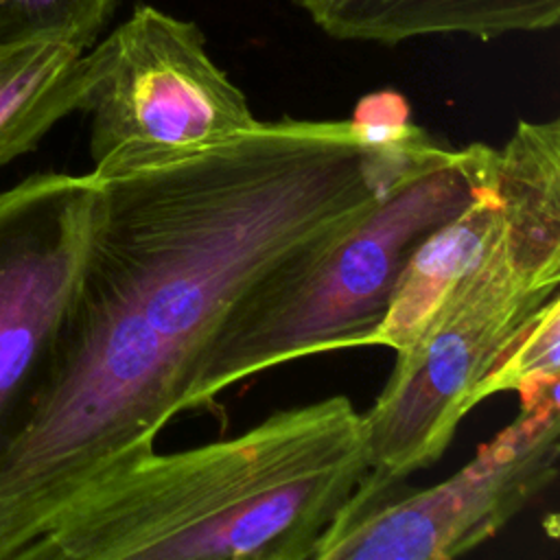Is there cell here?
I'll use <instances>...</instances> for the list:
<instances>
[{
  "label": "cell",
  "instance_id": "cell-1",
  "mask_svg": "<svg viewBox=\"0 0 560 560\" xmlns=\"http://www.w3.org/2000/svg\"><path fill=\"white\" fill-rule=\"evenodd\" d=\"M435 140L413 120H258L184 162L101 182L72 298L0 440V560L151 453L230 311L365 214Z\"/></svg>",
  "mask_w": 560,
  "mask_h": 560
},
{
  "label": "cell",
  "instance_id": "cell-2",
  "mask_svg": "<svg viewBox=\"0 0 560 560\" xmlns=\"http://www.w3.org/2000/svg\"><path fill=\"white\" fill-rule=\"evenodd\" d=\"M363 413L326 396L77 494L18 560H315L368 472Z\"/></svg>",
  "mask_w": 560,
  "mask_h": 560
},
{
  "label": "cell",
  "instance_id": "cell-3",
  "mask_svg": "<svg viewBox=\"0 0 560 560\" xmlns=\"http://www.w3.org/2000/svg\"><path fill=\"white\" fill-rule=\"evenodd\" d=\"M497 149L435 140L365 214L269 271L203 350L182 411L258 372L308 354L370 346L416 245L494 182Z\"/></svg>",
  "mask_w": 560,
  "mask_h": 560
},
{
  "label": "cell",
  "instance_id": "cell-4",
  "mask_svg": "<svg viewBox=\"0 0 560 560\" xmlns=\"http://www.w3.org/2000/svg\"><path fill=\"white\" fill-rule=\"evenodd\" d=\"M90 173L98 182L164 168L258 125L201 28L151 4L90 50Z\"/></svg>",
  "mask_w": 560,
  "mask_h": 560
},
{
  "label": "cell",
  "instance_id": "cell-5",
  "mask_svg": "<svg viewBox=\"0 0 560 560\" xmlns=\"http://www.w3.org/2000/svg\"><path fill=\"white\" fill-rule=\"evenodd\" d=\"M558 282L521 271L501 238L396 352L394 370L363 413L370 472L409 479L435 464L512 339L553 300Z\"/></svg>",
  "mask_w": 560,
  "mask_h": 560
},
{
  "label": "cell",
  "instance_id": "cell-6",
  "mask_svg": "<svg viewBox=\"0 0 560 560\" xmlns=\"http://www.w3.org/2000/svg\"><path fill=\"white\" fill-rule=\"evenodd\" d=\"M560 396L518 416L444 481L365 472L315 560H451L494 538L558 477Z\"/></svg>",
  "mask_w": 560,
  "mask_h": 560
},
{
  "label": "cell",
  "instance_id": "cell-7",
  "mask_svg": "<svg viewBox=\"0 0 560 560\" xmlns=\"http://www.w3.org/2000/svg\"><path fill=\"white\" fill-rule=\"evenodd\" d=\"M101 182L37 173L0 192V440L72 298Z\"/></svg>",
  "mask_w": 560,
  "mask_h": 560
},
{
  "label": "cell",
  "instance_id": "cell-8",
  "mask_svg": "<svg viewBox=\"0 0 560 560\" xmlns=\"http://www.w3.org/2000/svg\"><path fill=\"white\" fill-rule=\"evenodd\" d=\"M308 20L339 42L396 46L429 35L497 39L551 31L560 0H295Z\"/></svg>",
  "mask_w": 560,
  "mask_h": 560
},
{
  "label": "cell",
  "instance_id": "cell-9",
  "mask_svg": "<svg viewBox=\"0 0 560 560\" xmlns=\"http://www.w3.org/2000/svg\"><path fill=\"white\" fill-rule=\"evenodd\" d=\"M501 243L514 265L560 284V120H518L497 149Z\"/></svg>",
  "mask_w": 560,
  "mask_h": 560
},
{
  "label": "cell",
  "instance_id": "cell-10",
  "mask_svg": "<svg viewBox=\"0 0 560 560\" xmlns=\"http://www.w3.org/2000/svg\"><path fill=\"white\" fill-rule=\"evenodd\" d=\"M499 238L501 212L492 182L409 254L370 346L402 352L444 298L483 262Z\"/></svg>",
  "mask_w": 560,
  "mask_h": 560
},
{
  "label": "cell",
  "instance_id": "cell-11",
  "mask_svg": "<svg viewBox=\"0 0 560 560\" xmlns=\"http://www.w3.org/2000/svg\"><path fill=\"white\" fill-rule=\"evenodd\" d=\"M88 50L52 42L0 46V166L83 109L92 81Z\"/></svg>",
  "mask_w": 560,
  "mask_h": 560
},
{
  "label": "cell",
  "instance_id": "cell-12",
  "mask_svg": "<svg viewBox=\"0 0 560 560\" xmlns=\"http://www.w3.org/2000/svg\"><path fill=\"white\" fill-rule=\"evenodd\" d=\"M560 387V295L505 348L479 389V400L516 392L521 407L556 398Z\"/></svg>",
  "mask_w": 560,
  "mask_h": 560
},
{
  "label": "cell",
  "instance_id": "cell-13",
  "mask_svg": "<svg viewBox=\"0 0 560 560\" xmlns=\"http://www.w3.org/2000/svg\"><path fill=\"white\" fill-rule=\"evenodd\" d=\"M116 0H0V46L52 42L88 50Z\"/></svg>",
  "mask_w": 560,
  "mask_h": 560
}]
</instances>
